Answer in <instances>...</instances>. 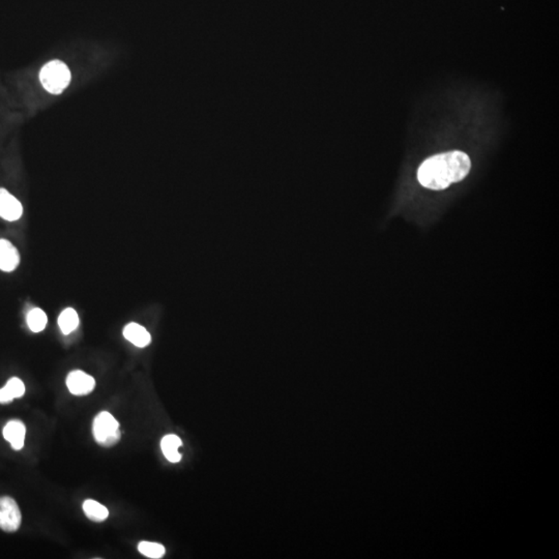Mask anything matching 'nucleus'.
Masks as SVG:
<instances>
[{
	"mask_svg": "<svg viewBox=\"0 0 559 559\" xmlns=\"http://www.w3.org/2000/svg\"><path fill=\"white\" fill-rule=\"evenodd\" d=\"M25 394V386L19 378L13 377L8 381L5 388H0V403L12 402L14 399L21 398Z\"/></svg>",
	"mask_w": 559,
	"mask_h": 559,
	"instance_id": "10",
	"label": "nucleus"
},
{
	"mask_svg": "<svg viewBox=\"0 0 559 559\" xmlns=\"http://www.w3.org/2000/svg\"><path fill=\"white\" fill-rule=\"evenodd\" d=\"M6 441L11 443L15 451L23 449L25 441L26 427L21 421H11L6 425L3 431Z\"/></svg>",
	"mask_w": 559,
	"mask_h": 559,
	"instance_id": "8",
	"label": "nucleus"
},
{
	"mask_svg": "<svg viewBox=\"0 0 559 559\" xmlns=\"http://www.w3.org/2000/svg\"><path fill=\"white\" fill-rule=\"evenodd\" d=\"M83 511L88 519L94 522H98V523L105 521L109 516V511L107 507L101 505L98 501L92 500V499L84 501Z\"/></svg>",
	"mask_w": 559,
	"mask_h": 559,
	"instance_id": "13",
	"label": "nucleus"
},
{
	"mask_svg": "<svg viewBox=\"0 0 559 559\" xmlns=\"http://www.w3.org/2000/svg\"><path fill=\"white\" fill-rule=\"evenodd\" d=\"M20 263V254L16 246L7 240H0V269L11 273Z\"/></svg>",
	"mask_w": 559,
	"mask_h": 559,
	"instance_id": "7",
	"label": "nucleus"
},
{
	"mask_svg": "<svg viewBox=\"0 0 559 559\" xmlns=\"http://www.w3.org/2000/svg\"><path fill=\"white\" fill-rule=\"evenodd\" d=\"M472 162L462 151H454L433 156L417 171L419 184L431 190H445L454 182L463 180L470 173Z\"/></svg>",
	"mask_w": 559,
	"mask_h": 559,
	"instance_id": "1",
	"label": "nucleus"
},
{
	"mask_svg": "<svg viewBox=\"0 0 559 559\" xmlns=\"http://www.w3.org/2000/svg\"><path fill=\"white\" fill-rule=\"evenodd\" d=\"M138 550L149 558L159 559L165 555V547L157 542H141L138 545Z\"/></svg>",
	"mask_w": 559,
	"mask_h": 559,
	"instance_id": "15",
	"label": "nucleus"
},
{
	"mask_svg": "<svg viewBox=\"0 0 559 559\" xmlns=\"http://www.w3.org/2000/svg\"><path fill=\"white\" fill-rule=\"evenodd\" d=\"M123 337L131 344L140 348L147 347L151 341V334L147 332V328L135 322L127 324L123 328Z\"/></svg>",
	"mask_w": 559,
	"mask_h": 559,
	"instance_id": "9",
	"label": "nucleus"
},
{
	"mask_svg": "<svg viewBox=\"0 0 559 559\" xmlns=\"http://www.w3.org/2000/svg\"><path fill=\"white\" fill-rule=\"evenodd\" d=\"M92 433L96 443L102 447H113L120 441L118 422L107 411H103L94 417Z\"/></svg>",
	"mask_w": 559,
	"mask_h": 559,
	"instance_id": "3",
	"label": "nucleus"
},
{
	"mask_svg": "<svg viewBox=\"0 0 559 559\" xmlns=\"http://www.w3.org/2000/svg\"><path fill=\"white\" fill-rule=\"evenodd\" d=\"M80 324L79 316L73 308H67L61 312L59 317V326L65 335L71 334L77 330Z\"/></svg>",
	"mask_w": 559,
	"mask_h": 559,
	"instance_id": "12",
	"label": "nucleus"
},
{
	"mask_svg": "<svg viewBox=\"0 0 559 559\" xmlns=\"http://www.w3.org/2000/svg\"><path fill=\"white\" fill-rule=\"evenodd\" d=\"M28 328L34 333H41L45 330L48 324V317L46 313L40 308H34L28 312L26 317Z\"/></svg>",
	"mask_w": 559,
	"mask_h": 559,
	"instance_id": "14",
	"label": "nucleus"
},
{
	"mask_svg": "<svg viewBox=\"0 0 559 559\" xmlns=\"http://www.w3.org/2000/svg\"><path fill=\"white\" fill-rule=\"evenodd\" d=\"M67 386L71 394L75 396H85L90 394L96 388V380L83 371L76 370L67 375Z\"/></svg>",
	"mask_w": 559,
	"mask_h": 559,
	"instance_id": "6",
	"label": "nucleus"
},
{
	"mask_svg": "<svg viewBox=\"0 0 559 559\" xmlns=\"http://www.w3.org/2000/svg\"><path fill=\"white\" fill-rule=\"evenodd\" d=\"M71 71L65 63L52 61L41 70L40 80L47 92L61 94L71 82Z\"/></svg>",
	"mask_w": 559,
	"mask_h": 559,
	"instance_id": "2",
	"label": "nucleus"
},
{
	"mask_svg": "<svg viewBox=\"0 0 559 559\" xmlns=\"http://www.w3.org/2000/svg\"><path fill=\"white\" fill-rule=\"evenodd\" d=\"M22 515L17 503L12 497H0V529L15 532L21 526Z\"/></svg>",
	"mask_w": 559,
	"mask_h": 559,
	"instance_id": "4",
	"label": "nucleus"
},
{
	"mask_svg": "<svg viewBox=\"0 0 559 559\" xmlns=\"http://www.w3.org/2000/svg\"><path fill=\"white\" fill-rule=\"evenodd\" d=\"M23 215V207L15 196L6 189L0 188V218L15 222Z\"/></svg>",
	"mask_w": 559,
	"mask_h": 559,
	"instance_id": "5",
	"label": "nucleus"
},
{
	"mask_svg": "<svg viewBox=\"0 0 559 559\" xmlns=\"http://www.w3.org/2000/svg\"><path fill=\"white\" fill-rule=\"evenodd\" d=\"M182 439L176 435H167L162 439V451L168 461L178 463L182 460V455L178 453V449L182 447Z\"/></svg>",
	"mask_w": 559,
	"mask_h": 559,
	"instance_id": "11",
	"label": "nucleus"
}]
</instances>
